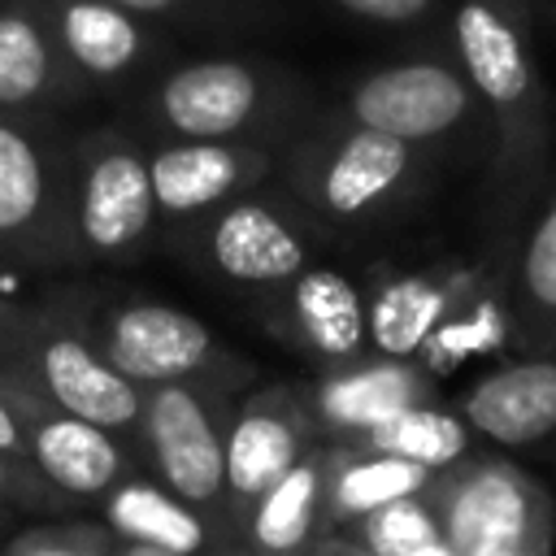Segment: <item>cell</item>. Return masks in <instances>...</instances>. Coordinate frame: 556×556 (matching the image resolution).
I'll list each match as a JSON object with an SVG mask.
<instances>
[{
  "mask_svg": "<svg viewBox=\"0 0 556 556\" xmlns=\"http://www.w3.org/2000/svg\"><path fill=\"white\" fill-rule=\"evenodd\" d=\"M326 443H313L243 517L239 543L256 556H308L326 539Z\"/></svg>",
  "mask_w": 556,
  "mask_h": 556,
  "instance_id": "cell-20",
  "label": "cell"
},
{
  "mask_svg": "<svg viewBox=\"0 0 556 556\" xmlns=\"http://www.w3.org/2000/svg\"><path fill=\"white\" fill-rule=\"evenodd\" d=\"M321 543L330 547V556H374L369 547H361V543H352L348 534H326Z\"/></svg>",
  "mask_w": 556,
  "mask_h": 556,
  "instance_id": "cell-33",
  "label": "cell"
},
{
  "mask_svg": "<svg viewBox=\"0 0 556 556\" xmlns=\"http://www.w3.org/2000/svg\"><path fill=\"white\" fill-rule=\"evenodd\" d=\"M30 469H35V465H30ZM22 473H26V460H13V456L0 452V504L22 491Z\"/></svg>",
  "mask_w": 556,
  "mask_h": 556,
  "instance_id": "cell-30",
  "label": "cell"
},
{
  "mask_svg": "<svg viewBox=\"0 0 556 556\" xmlns=\"http://www.w3.org/2000/svg\"><path fill=\"white\" fill-rule=\"evenodd\" d=\"M443 543L465 556L478 547H526L552 543L556 504L547 491L504 456H460L426 486Z\"/></svg>",
  "mask_w": 556,
  "mask_h": 556,
  "instance_id": "cell-6",
  "label": "cell"
},
{
  "mask_svg": "<svg viewBox=\"0 0 556 556\" xmlns=\"http://www.w3.org/2000/svg\"><path fill=\"white\" fill-rule=\"evenodd\" d=\"M226 421L230 400L217 387L200 382H161L143 387V417L139 443L161 478L178 500L213 517L222 530L235 534L226 517Z\"/></svg>",
  "mask_w": 556,
  "mask_h": 556,
  "instance_id": "cell-4",
  "label": "cell"
},
{
  "mask_svg": "<svg viewBox=\"0 0 556 556\" xmlns=\"http://www.w3.org/2000/svg\"><path fill=\"white\" fill-rule=\"evenodd\" d=\"M0 256L26 265L78 261L70 217V148L39 113L0 109Z\"/></svg>",
  "mask_w": 556,
  "mask_h": 556,
  "instance_id": "cell-2",
  "label": "cell"
},
{
  "mask_svg": "<svg viewBox=\"0 0 556 556\" xmlns=\"http://www.w3.org/2000/svg\"><path fill=\"white\" fill-rule=\"evenodd\" d=\"M4 556H113L104 530L91 526H48V530H26L9 543Z\"/></svg>",
  "mask_w": 556,
  "mask_h": 556,
  "instance_id": "cell-27",
  "label": "cell"
},
{
  "mask_svg": "<svg viewBox=\"0 0 556 556\" xmlns=\"http://www.w3.org/2000/svg\"><path fill=\"white\" fill-rule=\"evenodd\" d=\"M417 161V143H404L356 122H339L291 152L287 182L313 213L348 226L391 208L413 182Z\"/></svg>",
  "mask_w": 556,
  "mask_h": 556,
  "instance_id": "cell-3",
  "label": "cell"
},
{
  "mask_svg": "<svg viewBox=\"0 0 556 556\" xmlns=\"http://www.w3.org/2000/svg\"><path fill=\"white\" fill-rule=\"evenodd\" d=\"M113 556H122V552H113Z\"/></svg>",
  "mask_w": 556,
  "mask_h": 556,
  "instance_id": "cell-39",
  "label": "cell"
},
{
  "mask_svg": "<svg viewBox=\"0 0 556 556\" xmlns=\"http://www.w3.org/2000/svg\"><path fill=\"white\" fill-rule=\"evenodd\" d=\"M465 282H469L465 274H447V269L387 274L365 300L374 352L395 356V361H417L421 348L443 326V317L456 308Z\"/></svg>",
  "mask_w": 556,
  "mask_h": 556,
  "instance_id": "cell-22",
  "label": "cell"
},
{
  "mask_svg": "<svg viewBox=\"0 0 556 556\" xmlns=\"http://www.w3.org/2000/svg\"><path fill=\"white\" fill-rule=\"evenodd\" d=\"M213 556H256V552H252V547H248V543H239V547H235V543H230V547H217V552H213Z\"/></svg>",
  "mask_w": 556,
  "mask_h": 556,
  "instance_id": "cell-36",
  "label": "cell"
},
{
  "mask_svg": "<svg viewBox=\"0 0 556 556\" xmlns=\"http://www.w3.org/2000/svg\"><path fill=\"white\" fill-rule=\"evenodd\" d=\"M343 443L391 452V456L417 460L426 469H447L452 460H460L469 452V421L430 400V404H413V408L387 417L382 426H374V430H365L356 439H343Z\"/></svg>",
  "mask_w": 556,
  "mask_h": 556,
  "instance_id": "cell-24",
  "label": "cell"
},
{
  "mask_svg": "<svg viewBox=\"0 0 556 556\" xmlns=\"http://www.w3.org/2000/svg\"><path fill=\"white\" fill-rule=\"evenodd\" d=\"M56 43L83 87L126 83L161 56L148 22L113 0H48Z\"/></svg>",
  "mask_w": 556,
  "mask_h": 556,
  "instance_id": "cell-18",
  "label": "cell"
},
{
  "mask_svg": "<svg viewBox=\"0 0 556 556\" xmlns=\"http://www.w3.org/2000/svg\"><path fill=\"white\" fill-rule=\"evenodd\" d=\"M113 4H122V9H130V13H139V17H161V13L182 9L187 0H113Z\"/></svg>",
  "mask_w": 556,
  "mask_h": 556,
  "instance_id": "cell-31",
  "label": "cell"
},
{
  "mask_svg": "<svg viewBox=\"0 0 556 556\" xmlns=\"http://www.w3.org/2000/svg\"><path fill=\"white\" fill-rule=\"evenodd\" d=\"M473 434L495 443H539L556 430V361L521 356L482 374L456 408Z\"/></svg>",
  "mask_w": 556,
  "mask_h": 556,
  "instance_id": "cell-19",
  "label": "cell"
},
{
  "mask_svg": "<svg viewBox=\"0 0 556 556\" xmlns=\"http://www.w3.org/2000/svg\"><path fill=\"white\" fill-rule=\"evenodd\" d=\"M513 317L530 348L556 343V200L521 243L513 274Z\"/></svg>",
  "mask_w": 556,
  "mask_h": 556,
  "instance_id": "cell-25",
  "label": "cell"
},
{
  "mask_svg": "<svg viewBox=\"0 0 556 556\" xmlns=\"http://www.w3.org/2000/svg\"><path fill=\"white\" fill-rule=\"evenodd\" d=\"M17 413L26 421L30 465H35V473L48 486H56V491H65L74 500H104L130 473V456L122 452V443L113 439V430H104L96 421H83V417L56 408V404H48L39 395V387H30L22 395Z\"/></svg>",
  "mask_w": 556,
  "mask_h": 556,
  "instance_id": "cell-15",
  "label": "cell"
},
{
  "mask_svg": "<svg viewBox=\"0 0 556 556\" xmlns=\"http://www.w3.org/2000/svg\"><path fill=\"white\" fill-rule=\"evenodd\" d=\"M17 321V308H9V304H0V326H13Z\"/></svg>",
  "mask_w": 556,
  "mask_h": 556,
  "instance_id": "cell-37",
  "label": "cell"
},
{
  "mask_svg": "<svg viewBox=\"0 0 556 556\" xmlns=\"http://www.w3.org/2000/svg\"><path fill=\"white\" fill-rule=\"evenodd\" d=\"M0 452L13 456V460H26L30 465V443H26V421L17 413V404L9 400V391L0 387Z\"/></svg>",
  "mask_w": 556,
  "mask_h": 556,
  "instance_id": "cell-29",
  "label": "cell"
},
{
  "mask_svg": "<svg viewBox=\"0 0 556 556\" xmlns=\"http://www.w3.org/2000/svg\"><path fill=\"white\" fill-rule=\"evenodd\" d=\"M334 534H348L352 543L369 547L374 556H413L430 543L443 539V526H439V513L430 504V495H404V500H391L365 517H356L352 526L334 530Z\"/></svg>",
  "mask_w": 556,
  "mask_h": 556,
  "instance_id": "cell-26",
  "label": "cell"
},
{
  "mask_svg": "<svg viewBox=\"0 0 556 556\" xmlns=\"http://www.w3.org/2000/svg\"><path fill=\"white\" fill-rule=\"evenodd\" d=\"M326 460H330V478H326V534L352 526L356 517L404 500V495H421L439 469H426L417 460L391 456V452H374L361 443H326Z\"/></svg>",
  "mask_w": 556,
  "mask_h": 556,
  "instance_id": "cell-23",
  "label": "cell"
},
{
  "mask_svg": "<svg viewBox=\"0 0 556 556\" xmlns=\"http://www.w3.org/2000/svg\"><path fill=\"white\" fill-rule=\"evenodd\" d=\"M30 374L48 404L96 421L113 434L135 430L143 417V387L126 378L117 365L104 361V352L91 343V334L48 330L30 348Z\"/></svg>",
  "mask_w": 556,
  "mask_h": 556,
  "instance_id": "cell-13",
  "label": "cell"
},
{
  "mask_svg": "<svg viewBox=\"0 0 556 556\" xmlns=\"http://www.w3.org/2000/svg\"><path fill=\"white\" fill-rule=\"evenodd\" d=\"M70 217L83 261H126L139 252L161 222L148 152L117 130L78 139L70 148Z\"/></svg>",
  "mask_w": 556,
  "mask_h": 556,
  "instance_id": "cell-5",
  "label": "cell"
},
{
  "mask_svg": "<svg viewBox=\"0 0 556 556\" xmlns=\"http://www.w3.org/2000/svg\"><path fill=\"white\" fill-rule=\"evenodd\" d=\"M473 109V87L460 61H400L365 74L348 100L343 122L395 135L404 143H434L452 135Z\"/></svg>",
  "mask_w": 556,
  "mask_h": 556,
  "instance_id": "cell-9",
  "label": "cell"
},
{
  "mask_svg": "<svg viewBox=\"0 0 556 556\" xmlns=\"http://www.w3.org/2000/svg\"><path fill=\"white\" fill-rule=\"evenodd\" d=\"M456 61L500 130L508 169H530L547 135L530 0H456Z\"/></svg>",
  "mask_w": 556,
  "mask_h": 556,
  "instance_id": "cell-1",
  "label": "cell"
},
{
  "mask_svg": "<svg viewBox=\"0 0 556 556\" xmlns=\"http://www.w3.org/2000/svg\"><path fill=\"white\" fill-rule=\"evenodd\" d=\"M100 508H104V526L122 543H148V547H165L178 556H213L217 547H230L226 539L230 530H222L213 517L178 500L169 486L135 478V473H126L100 500Z\"/></svg>",
  "mask_w": 556,
  "mask_h": 556,
  "instance_id": "cell-21",
  "label": "cell"
},
{
  "mask_svg": "<svg viewBox=\"0 0 556 556\" xmlns=\"http://www.w3.org/2000/svg\"><path fill=\"white\" fill-rule=\"evenodd\" d=\"M91 343L139 387L200 382L230 391L248 374L200 317L161 300H122L104 308L91 330Z\"/></svg>",
  "mask_w": 556,
  "mask_h": 556,
  "instance_id": "cell-8",
  "label": "cell"
},
{
  "mask_svg": "<svg viewBox=\"0 0 556 556\" xmlns=\"http://www.w3.org/2000/svg\"><path fill=\"white\" fill-rule=\"evenodd\" d=\"M278 334L326 369H343L374 356L361 287L326 265H308L291 282H282Z\"/></svg>",
  "mask_w": 556,
  "mask_h": 556,
  "instance_id": "cell-16",
  "label": "cell"
},
{
  "mask_svg": "<svg viewBox=\"0 0 556 556\" xmlns=\"http://www.w3.org/2000/svg\"><path fill=\"white\" fill-rule=\"evenodd\" d=\"M330 4L378 26H413V22H426L434 9V0H330Z\"/></svg>",
  "mask_w": 556,
  "mask_h": 556,
  "instance_id": "cell-28",
  "label": "cell"
},
{
  "mask_svg": "<svg viewBox=\"0 0 556 556\" xmlns=\"http://www.w3.org/2000/svg\"><path fill=\"white\" fill-rule=\"evenodd\" d=\"M195 248L200 261L239 282V287H282L300 269L313 265V243L308 235L274 204L239 195L213 213L200 217L195 226Z\"/></svg>",
  "mask_w": 556,
  "mask_h": 556,
  "instance_id": "cell-11",
  "label": "cell"
},
{
  "mask_svg": "<svg viewBox=\"0 0 556 556\" xmlns=\"http://www.w3.org/2000/svg\"><path fill=\"white\" fill-rule=\"evenodd\" d=\"M308 404V417L317 434H330V443L356 439L387 417L439 400L434 374L417 361H395V356H365L343 369H321L313 387L300 391Z\"/></svg>",
  "mask_w": 556,
  "mask_h": 556,
  "instance_id": "cell-14",
  "label": "cell"
},
{
  "mask_svg": "<svg viewBox=\"0 0 556 556\" xmlns=\"http://www.w3.org/2000/svg\"><path fill=\"white\" fill-rule=\"evenodd\" d=\"M287 87L256 61L204 56L152 83L148 117L165 139H252L282 117Z\"/></svg>",
  "mask_w": 556,
  "mask_h": 556,
  "instance_id": "cell-7",
  "label": "cell"
},
{
  "mask_svg": "<svg viewBox=\"0 0 556 556\" xmlns=\"http://www.w3.org/2000/svg\"><path fill=\"white\" fill-rule=\"evenodd\" d=\"M83 91L56 43L48 0H0V109L43 113Z\"/></svg>",
  "mask_w": 556,
  "mask_h": 556,
  "instance_id": "cell-17",
  "label": "cell"
},
{
  "mask_svg": "<svg viewBox=\"0 0 556 556\" xmlns=\"http://www.w3.org/2000/svg\"><path fill=\"white\" fill-rule=\"evenodd\" d=\"M465 556H552V543H526V547H478Z\"/></svg>",
  "mask_w": 556,
  "mask_h": 556,
  "instance_id": "cell-32",
  "label": "cell"
},
{
  "mask_svg": "<svg viewBox=\"0 0 556 556\" xmlns=\"http://www.w3.org/2000/svg\"><path fill=\"white\" fill-rule=\"evenodd\" d=\"M308 556H330V547H326V543H317V547H313Z\"/></svg>",
  "mask_w": 556,
  "mask_h": 556,
  "instance_id": "cell-38",
  "label": "cell"
},
{
  "mask_svg": "<svg viewBox=\"0 0 556 556\" xmlns=\"http://www.w3.org/2000/svg\"><path fill=\"white\" fill-rule=\"evenodd\" d=\"M413 556H456V552H452V547L439 539V543H430V547H421V552H413Z\"/></svg>",
  "mask_w": 556,
  "mask_h": 556,
  "instance_id": "cell-35",
  "label": "cell"
},
{
  "mask_svg": "<svg viewBox=\"0 0 556 556\" xmlns=\"http://www.w3.org/2000/svg\"><path fill=\"white\" fill-rule=\"evenodd\" d=\"M317 443L300 387L252 391L226 421V517L239 534L248 508Z\"/></svg>",
  "mask_w": 556,
  "mask_h": 556,
  "instance_id": "cell-10",
  "label": "cell"
},
{
  "mask_svg": "<svg viewBox=\"0 0 556 556\" xmlns=\"http://www.w3.org/2000/svg\"><path fill=\"white\" fill-rule=\"evenodd\" d=\"M269 165L274 156L256 139H165L148 152L156 213L165 222H200L248 195Z\"/></svg>",
  "mask_w": 556,
  "mask_h": 556,
  "instance_id": "cell-12",
  "label": "cell"
},
{
  "mask_svg": "<svg viewBox=\"0 0 556 556\" xmlns=\"http://www.w3.org/2000/svg\"><path fill=\"white\" fill-rule=\"evenodd\" d=\"M122 556H178V552H165V547H148V543H126Z\"/></svg>",
  "mask_w": 556,
  "mask_h": 556,
  "instance_id": "cell-34",
  "label": "cell"
}]
</instances>
